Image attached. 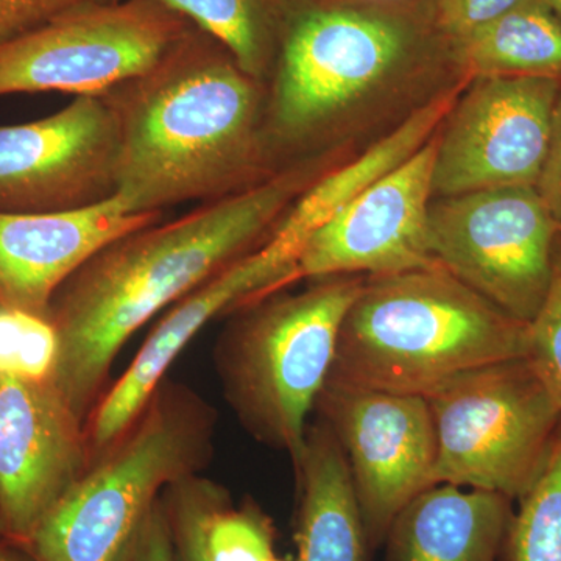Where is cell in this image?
<instances>
[{"label":"cell","mask_w":561,"mask_h":561,"mask_svg":"<svg viewBox=\"0 0 561 561\" xmlns=\"http://www.w3.org/2000/svg\"><path fill=\"white\" fill-rule=\"evenodd\" d=\"M437 483L519 500L537 479L561 409L527 357L457 376L426 398Z\"/></svg>","instance_id":"7"},{"label":"cell","mask_w":561,"mask_h":561,"mask_svg":"<svg viewBox=\"0 0 561 561\" xmlns=\"http://www.w3.org/2000/svg\"><path fill=\"white\" fill-rule=\"evenodd\" d=\"M559 16H561V0H545Z\"/></svg>","instance_id":"31"},{"label":"cell","mask_w":561,"mask_h":561,"mask_svg":"<svg viewBox=\"0 0 561 561\" xmlns=\"http://www.w3.org/2000/svg\"><path fill=\"white\" fill-rule=\"evenodd\" d=\"M560 88L537 77L465 83L435 136L434 198L537 186Z\"/></svg>","instance_id":"10"},{"label":"cell","mask_w":561,"mask_h":561,"mask_svg":"<svg viewBox=\"0 0 561 561\" xmlns=\"http://www.w3.org/2000/svg\"><path fill=\"white\" fill-rule=\"evenodd\" d=\"M316 405L345 454L368 556L386 541L398 513L438 485L430 402L324 383Z\"/></svg>","instance_id":"11"},{"label":"cell","mask_w":561,"mask_h":561,"mask_svg":"<svg viewBox=\"0 0 561 561\" xmlns=\"http://www.w3.org/2000/svg\"><path fill=\"white\" fill-rule=\"evenodd\" d=\"M435 136L354 195L313 232L298 260V279L370 278L440 265L427 242Z\"/></svg>","instance_id":"13"},{"label":"cell","mask_w":561,"mask_h":561,"mask_svg":"<svg viewBox=\"0 0 561 561\" xmlns=\"http://www.w3.org/2000/svg\"><path fill=\"white\" fill-rule=\"evenodd\" d=\"M113 0H0V46L83 5Z\"/></svg>","instance_id":"26"},{"label":"cell","mask_w":561,"mask_h":561,"mask_svg":"<svg viewBox=\"0 0 561 561\" xmlns=\"http://www.w3.org/2000/svg\"><path fill=\"white\" fill-rule=\"evenodd\" d=\"M535 190L548 206L561 234V88L553 113L551 142Z\"/></svg>","instance_id":"29"},{"label":"cell","mask_w":561,"mask_h":561,"mask_svg":"<svg viewBox=\"0 0 561 561\" xmlns=\"http://www.w3.org/2000/svg\"><path fill=\"white\" fill-rule=\"evenodd\" d=\"M22 552L20 548H14V546L9 545V542L0 540V561H32L28 559L27 553V560L24 559V556H22Z\"/></svg>","instance_id":"30"},{"label":"cell","mask_w":561,"mask_h":561,"mask_svg":"<svg viewBox=\"0 0 561 561\" xmlns=\"http://www.w3.org/2000/svg\"><path fill=\"white\" fill-rule=\"evenodd\" d=\"M297 280V264L265 241L162 313L127 370L84 421L90 467L138 419L181 351L206 324Z\"/></svg>","instance_id":"15"},{"label":"cell","mask_w":561,"mask_h":561,"mask_svg":"<svg viewBox=\"0 0 561 561\" xmlns=\"http://www.w3.org/2000/svg\"><path fill=\"white\" fill-rule=\"evenodd\" d=\"M451 49L467 79L561 80V16L545 0H522Z\"/></svg>","instance_id":"19"},{"label":"cell","mask_w":561,"mask_h":561,"mask_svg":"<svg viewBox=\"0 0 561 561\" xmlns=\"http://www.w3.org/2000/svg\"><path fill=\"white\" fill-rule=\"evenodd\" d=\"M113 561H176L162 494Z\"/></svg>","instance_id":"28"},{"label":"cell","mask_w":561,"mask_h":561,"mask_svg":"<svg viewBox=\"0 0 561 561\" xmlns=\"http://www.w3.org/2000/svg\"><path fill=\"white\" fill-rule=\"evenodd\" d=\"M518 501L508 561H561V421L541 471Z\"/></svg>","instance_id":"21"},{"label":"cell","mask_w":561,"mask_h":561,"mask_svg":"<svg viewBox=\"0 0 561 561\" xmlns=\"http://www.w3.org/2000/svg\"><path fill=\"white\" fill-rule=\"evenodd\" d=\"M103 98L119 125L116 197L135 213L220 201L279 172L265 139L267 84L195 25Z\"/></svg>","instance_id":"2"},{"label":"cell","mask_w":561,"mask_h":561,"mask_svg":"<svg viewBox=\"0 0 561 561\" xmlns=\"http://www.w3.org/2000/svg\"><path fill=\"white\" fill-rule=\"evenodd\" d=\"M114 2V0H113ZM224 44L253 79L271 80L289 0H157Z\"/></svg>","instance_id":"20"},{"label":"cell","mask_w":561,"mask_h":561,"mask_svg":"<svg viewBox=\"0 0 561 561\" xmlns=\"http://www.w3.org/2000/svg\"><path fill=\"white\" fill-rule=\"evenodd\" d=\"M298 478L297 560L365 561L353 482L337 438L323 420L309 427L295 461Z\"/></svg>","instance_id":"18"},{"label":"cell","mask_w":561,"mask_h":561,"mask_svg":"<svg viewBox=\"0 0 561 561\" xmlns=\"http://www.w3.org/2000/svg\"><path fill=\"white\" fill-rule=\"evenodd\" d=\"M559 228L535 187L434 198L427 242L434 260L494 306L530 323L552 276Z\"/></svg>","instance_id":"9"},{"label":"cell","mask_w":561,"mask_h":561,"mask_svg":"<svg viewBox=\"0 0 561 561\" xmlns=\"http://www.w3.org/2000/svg\"><path fill=\"white\" fill-rule=\"evenodd\" d=\"M367 276H327L231 312L214 346L221 393L256 440L300 459L339 331Z\"/></svg>","instance_id":"6"},{"label":"cell","mask_w":561,"mask_h":561,"mask_svg":"<svg viewBox=\"0 0 561 561\" xmlns=\"http://www.w3.org/2000/svg\"><path fill=\"white\" fill-rule=\"evenodd\" d=\"M519 2L522 0H435V24L454 46Z\"/></svg>","instance_id":"27"},{"label":"cell","mask_w":561,"mask_h":561,"mask_svg":"<svg viewBox=\"0 0 561 561\" xmlns=\"http://www.w3.org/2000/svg\"><path fill=\"white\" fill-rule=\"evenodd\" d=\"M531 367L561 409V234L553 249L552 276L540 311L529 323Z\"/></svg>","instance_id":"25"},{"label":"cell","mask_w":561,"mask_h":561,"mask_svg":"<svg viewBox=\"0 0 561 561\" xmlns=\"http://www.w3.org/2000/svg\"><path fill=\"white\" fill-rule=\"evenodd\" d=\"M119 197L54 214L0 213V305L49 319L57 291L103 247L162 220Z\"/></svg>","instance_id":"16"},{"label":"cell","mask_w":561,"mask_h":561,"mask_svg":"<svg viewBox=\"0 0 561 561\" xmlns=\"http://www.w3.org/2000/svg\"><path fill=\"white\" fill-rule=\"evenodd\" d=\"M316 165L297 162L180 219L121 236L62 284L49 309L58 334L50 381L83 423L131 335L267 241L291 203L319 179Z\"/></svg>","instance_id":"1"},{"label":"cell","mask_w":561,"mask_h":561,"mask_svg":"<svg viewBox=\"0 0 561 561\" xmlns=\"http://www.w3.org/2000/svg\"><path fill=\"white\" fill-rule=\"evenodd\" d=\"M513 515L500 493L438 483L398 513L386 561H496Z\"/></svg>","instance_id":"17"},{"label":"cell","mask_w":561,"mask_h":561,"mask_svg":"<svg viewBox=\"0 0 561 561\" xmlns=\"http://www.w3.org/2000/svg\"><path fill=\"white\" fill-rule=\"evenodd\" d=\"M216 423L205 398L165 376L21 551L32 561H113L162 491L208 468Z\"/></svg>","instance_id":"5"},{"label":"cell","mask_w":561,"mask_h":561,"mask_svg":"<svg viewBox=\"0 0 561 561\" xmlns=\"http://www.w3.org/2000/svg\"><path fill=\"white\" fill-rule=\"evenodd\" d=\"M426 65V35L400 10L289 0L265 106L276 171L316 160L373 111L415 91Z\"/></svg>","instance_id":"3"},{"label":"cell","mask_w":561,"mask_h":561,"mask_svg":"<svg viewBox=\"0 0 561 561\" xmlns=\"http://www.w3.org/2000/svg\"><path fill=\"white\" fill-rule=\"evenodd\" d=\"M88 467L84 423L54 382L0 375V540L24 548Z\"/></svg>","instance_id":"14"},{"label":"cell","mask_w":561,"mask_h":561,"mask_svg":"<svg viewBox=\"0 0 561 561\" xmlns=\"http://www.w3.org/2000/svg\"><path fill=\"white\" fill-rule=\"evenodd\" d=\"M527 354L529 323L435 265L365 278L324 383L427 398L463 373Z\"/></svg>","instance_id":"4"},{"label":"cell","mask_w":561,"mask_h":561,"mask_svg":"<svg viewBox=\"0 0 561 561\" xmlns=\"http://www.w3.org/2000/svg\"><path fill=\"white\" fill-rule=\"evenodd\" d=\"M119 146L116 113L103 95L0 125V213H69L116 197Z\"/></svg>","instance_id":"12"},{"label":"cell","mask_w":561,"mask_h":561,"mask_svg":"<svg viewBox=\"0 0 561 561\" xmlns=\"http://www.w3.org/2000/svg\"><path fill=\"white\" fill-rule=\"evenodd\" d=\"M58 359V334L46 317L0 305V375L49 381Z\"/></svg>","instance_id":"23"},{"label":"cell","mask_w":561,"mask_h":561,"mask_svg":"<svg viewBox=\"0 0 561 561\" xmlns=\"http://www.w3.org/2000/svg\"><path fill=\"white\" fill-rule=\"evenodd\" d=\"M210 561H271L275 559V527L253 502L234 508L231 501L210 518L206 531Z\"/></svg>","instance_id":"24"},{"label":"cell","mask_w":561,"mask_h":561,"mask_svg":"<svg viewBox=\"0 0 561 561\" xmlns=\"http://www.w3.org/2000/svg\"><path fill=\"white\" fill-rule=\"evenodd\" d=\"M194 25L157 0L80 7L0 46V98L105 95L153 69Z\"/></svg>","instance_id":"8"},{"label":"cell","mask_w":561,"mask_h":561,"mask_svg":"<svg viewBox=\"0 0 561 561\" xmlns=\"http://www.w3.org/2000/svg\"><path fill=\"white\" fill-rule=\"evenodd\" d=\"M228 501L230 494L224 485L201 474L181 479L162 491L176 561H210L206 531L214 513Z\"/></svg>","instance_id":"22"},{"label":"cell","mask_w":561,"mask_h":561,"mask_svg":"<svg viewBox=\"0 0 561 561\" xmlns=\"http://www.w3.org/2000/svg\"><path fill=\"white\" fill-rule=\"evenodd\" d=\"M271 561H287V560H283V559H279V557H275V559H272Z\"/></svg>","instance_id":"32"}]
</instances>
